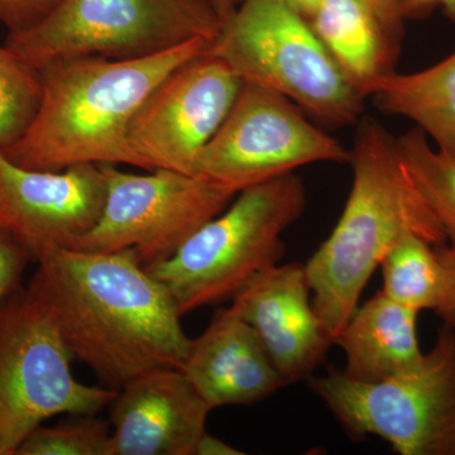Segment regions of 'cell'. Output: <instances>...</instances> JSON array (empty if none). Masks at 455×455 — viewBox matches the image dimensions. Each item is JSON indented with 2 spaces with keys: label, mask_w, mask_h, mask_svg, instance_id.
<instances>
[{
  "label": "cell",
  "mask_w": 455,
  "mask_h": 455,
  "mask_svg": "<svg viewBox=\"0 0 455 455\" xmlns=\"http://www.w3.org/2000/svg\"><path fill=\"white\" fill-rule=\"evenodd\" d=\"M29 286L47 302L74 357L108 387L156 368L181 370L190 338L172 296L133 250L46 251Z\"/></svg>",
  "instance_id": "6da1fadb"
},
{
  "label": "cell",
  "mask_w": 455,
  "mask_h": 455,
  "mask_svg": "<svg viewBox=\"0 0 455 455\" xmlns=\"http://www.w3.org/2000/svg\"><path fill=\"white\" fill-rule=\"evenodd\" d=\"M209 44L199 38L143 59L84 56L42 66L37 112L25 133L3 152L17 166L36 171L56 172L86 164L147 170L132 148L131 123L156 86Z\"/></svg>",
  "instance_id": "7a4b0ae2"
},
{
  "label": "cell",
  "mask_w": 455,
  "mask_h": 455,
  "mask_svg": "<svg viewBox=\"0 0 455 455\" xmlns=\"http://www.w3.org/2000/svg\"><path fill=\"white\" fill-rule=\"evenodd\" d=\"M358 123L348 200L333 232L305 263L314 309L333 344L373 272L403 235L415 233L435 247L448 243L401 164L396 139L374 119Z\"/></svg>",
  "instance_id": "3957f363"
},
{
  "label": "cell",
  "mask_w": 455,
  "mask_h": 455,
  "mask_svg": "<svg viewBox=\"0 0 455 455\" xmlns=\"http://www.w3.org/2000/svg\"><path fill=\"white\" fill-rule=\"evenodd\" d=\"M307 208L295 173L245 188L172 256L145 268L166 287L182 316L232 301L260 272L277 265L283 235Z\"/></svg>",
  "instance_id": "277c9868"
},
{
  "label": "cell",
  "mask_w": 455,
  "mask_h": 455,
  "mask_svg": "<svg viewBox=\"0 0 455 455\" xmlns=\"http://www.w3.org/2000/svg\"><path fill=\"white\" fill-rule=\"evenodd\" d=\"M208 52L242 82L274 90L317 121H361L366 97L290 0H241Z\"/></svg>",
  "instance_id": "5b68a950"
},
{
  "label": "cell",
  "mask_w": 455,
  "mask_h": 455,
  "mask_svg": "<svg viewBox=\"0 0 455 455\" xmlns=\"http://www.w3.org/2000/svg\"><path fill=\"white\" fill-rule=\"evenodd\" d=\"M47 302L31 286L0 302V455L57 415L98 414L118 390L84 385Z\"/></svg>",
  "instance_id": "8992f818"
},
{
  "label": "cell",
  "mask_w": 455,
  "mask_h": 455,
  "mask_svg": "<svg viewBox=\"0 0 455 455\" xmlns=\"http://www.w3.org/2000/svg\"><path fill=\"white\" fill-rule=\"evenodd\" d=\"M221 27L209 0H62L4 44L38 70L60 59H143L199 38L212 44Z\"/></svg>",
  "instance_id": "52a82bcc"
},
{
  "label": "cell",
  "mask_w": 455,
  "mask_h": 455,
  "mask_svg": "<svg viewBox=\"0 0 455 455\" xmlns=\"http://www.w3.org/2000/svg\"><path fill=\"white\" fill-rule=\"evenodd\" d=\"M309 385L352 435L379 436L401 455H455V331L447 324L414 370L379 382L335 370Z\"/></svg>",
  "instance_id": "ba28073f"
},
{
  "label": "cell",
  "mask_w": 455,
  "mask_h": 455,
  "mask_svg": "<svg viewBox=\"0 0 455 455\" xmlns=\"http://www.w3.org/2000/svg\"><path fill=\"white\" fill-rule=\"evenodd\" d=\"M108 188L100 220L75 242V250H133L143 266L172 256L204 224L236 196L203 175L170 170L149 175L123 172L103 164Z\"/></svg>",
  "instance_id": "9c48e42d"
},
{
  "label": "cell",
  "mask_w": 455,
  "mask_h": 455,
  "mask_svg": "<svg viewBox=\"0 0 455 455\" xmlns=\"http://www.w3.org/2000/svg\"><path fill=\"white\" fill-rule=\"evenodd\" d=\"M350 151L274 90L243 83L197 164L196 175L236 194L307 164H349Z\"/></svg>",
  "instance_id": "30bf717a"
},
{
  "label": "cell",
  "mask_w": 455,
  "mask_h": 455,
  "mask_svg": "<svg viewBox=\"0 0 455 455\" xmlns=\"http://www.w3.org/2000/svg\"><path fill=\"white\" fill-rule=\"evenodd\" d=\"M242 85L232 68L208 50L167 75L131 123V146L147 171L196 175L200 156Z\"/></svg>",
  "instance_id": "8fae6325"
},
{
  "label": "cell",
  "mask_w": 455,
  "mask_h": 455,
  "mask_svg": "<svg viewBox=\"0 0 455 455\" xmlns=\"http://www.w3.org/2000/svg\"><path fill=\"white\" fill-rule=\"evenodd\" d=\"M108 180L103 164H77L62 171L23 169L0 148V228L33 259L71 248L100 220Z\"/></svg>",
  "instance_id": "7c38bea8"
},
{
  "label": "cell",
  "mask_w": 455,
  "mask_h": 455,
  "mask_svg": "<svg viewBox=\"0 0 455 455\" xmlns=\"http://www.w3.org/2000/svg\"><path fill=\"white\" fill-rule=\"evenodd\" d=\"M109 455H196L212 411L180 368L134 377L109 403Z\"/></svg>",
  "instance_id": "4fadbf2b"
},
{
  "label": "cell",
  "mask_w": 455,
  "mask_h": 455,
  "mask_svg": "<svg viewBox=\"0 0 455 455\" xmlns=\"http://www.w3.org/2000/svg\"><path fill=\"white\" fill-rule=\"evenodd\" d=\"M232 307L262 341L286 385L313 377L333 346L311 301L305 265H275L260 272Z\"/></svg>",
  "instance_id": "5bb4252c"
},
{
  "label": "cell",
  "mask_w": 455,
  "mask_h": 455,
  "mask_svg": "<svg viewBox=\"0 0 455 455\" xmlns=\"http://www.w3.org/2000/svg\"><path fill=\"white\" fill-rule=\"evenodd\" d=\"M182 372L212 410L251 405L286 387L252 326L230 305L191 340Z\"/></svg>",
  "instance_id": "9a60e30c"
},
{
  "label": "cell",
  "mask_w": 455,
  "mask_h": 455,
  "mask_svg": "<svg viewBox=\"0 0 455 455\" xmlns=\"http://www.w3.org/2000/svg\"><path fill=\"white\" fill-rule=\"evenodd\" d=\"M418 315L382 290L357 307L334 340L346 355L344 374L355 381L379 382L418 367L425 355Z\"/></svg>",
  "instance_id": "2e32d148"
},
{
  "label": "cell",
  "mask_w": 455,
  "mask_h": 455,
  "mask_svg": "<svg viewBox=\"0 0 455 455\" xmlns=\"http://www.w3.org/2000/svg\"><path fill=\"white\" fill-rule=\"evenodd\" d=\"M309 22L364 97L374 80L394 71L400 50L386 35L370 0H323Z\"/></svg>",
  "instance_id": "e0dca14e"
},
{
  "label": "cell",
  "mask_w": 455,
  "mask_h": 455,
  "mask_svg": "<svg viewBox=\"0 0 455 455\" xmlns=\"http://www.w3.org/2000/svg\"><path fill=\"white\" fill-rule=\"evenodd\" d=\"M366 97L381 112L414 122L434 146L455 155V51L416 73L382 75Z\"/></svg>",
  "instance_id": "ac0fdd59"
},
{
  "label": "cell",
  "mask_w": 455,
  "mask_h": 455,
  "mask_svg": "<svg viewBox=\"0 0 455 455\" xmlns=\"http://www.w3.org/2000/svg\"><path fill=\"white\" fill-rule=\"evenodd\" d=\"M382 291L409 309L438 310L448 286V272L435 245L407 233L382 259Z\"/></svg>",
  "instance_id": "d6986e66"
},
{
  "label": "cell",
  "mask_w": 455,
  "mask_h": 455,
  "mask_svg": "<svg viewBox=\"0 0 455 455\" xmlns=\"http://www.w3.org/2000/svg\"><path fill=\"white\" fill-rule=\"evenodd\" d=\"M401 164L435 215L447 242L455 244V155L431 143L420 128L396 139Z\"/></svg>",
  "instance_id": "ffe728a7"
},
{
  "label": "cell",
  "mask_w": 455,
  "mask_h": 455,
  "mask_svg": "<svg viewBox=\"0 0 455 455\" xmlns=\"http://www.w3.org/2000/svg\"><path fill=\"white\" fill-rule=\"evenodd\" d=\"M40 70L0 46V148L16 142L40 106Z\"/></svg>",
  "instance_id": "44dd1931"
},
{
  "label": "cell",
  "mask_w": 455,
  "mask_h": 455,
  "mask_svg": "<svg viewBox=\"0 0 455 455\" xmlns=\"http://www.w3.org/2000/svg\"><path fill=\"white\" fill-rule=\"evenodd\" d=\"M110 427L94 415L75 423L38 427L18 448L17 455H109Z\"/></svg>",
  "instance_id": "7402d4cb"
},
{
  "label": "cell",
  "mask_w": 455,
  "mask_h": 455,
  "mask_svg": "<svg viewBox=\"0 0 455 455\" xmlns=\"http://www.w3.org/2000/svg\"><path fill=\"white\" fill-rule=\"evenodd\" d=\"M31 259H35L28 248L0 228V302L20 289L23 275Z\"/></svg>",
  "instance_id": "603a6c76"
},
{
  "label": "cell",
  "mask_w": 455,
  "mask_h": 455,
  "mask_svg": "<svg viewBox=\"0 0 455 455\" xmlns=\"http://www.w3.org/2000/svg\"><path fill=\"white\" fill-rule=\"evenodd\" d=\"M62 0H0V23L8 35H18L40 25Z\"/></svg>",
  "instance_id": "cb8c5ba5"
},
{
  "label": "cell",
  "mask_w": 455,
  "mask_h": 455,
  "mask_svg": "<svg viewBox=\"0 0 455 455\" xmlns=\"http://www.w3.org/2000/svg\"><path fill=\"white\" fill-rule=\"evenodd\" d=\"M440 259L448 272V286L442 304L435 311L444 324L455 331V244L445 243L436 247Z\"/></svg>",
  "instance_id": "d4e9b609"
},
{
  "label": "cell",
  "mask_w": 455,
  "mask_h": 455,
  "mask_svg": "<svg viewBox=\"0 0 455 455\" xmlns=\"http://www.w3.org/2000/svg\"><path fill=\"white\" fill-rule=\"evenodd\" d=\"M370 3L381 20L386 35L390 38L394 46L400 50L405 20H403L400 11H398L397 0H370Z\"/></svg>",
  "instance_id": "484cf974"
},
{
  "label": "cell",
  "mask_w": 455,
  "mask_h": 455,
  "mask_svg": "<svg viewBox=\"0 0 455 455\" xmlns=\"http://www.w3.org/2000/svg\"><path fill=\"white\" fill-rule=\"evenodd\" d=\"M398 11L403 20H415L431 13L435 8H442L445 16L455 23V0H397Z\"/></svg>",
  "instance_id": "4316f807"
},
{
  "label": "cell",
  "mask_w": 455,
  "mask_h": 455,
  "mask_svg": "<svg viewBox=\"0 0 455 455\" xmlns=\"http://www.w3.org/2000/svg\"><path fill=\"white\" fill-rule=\"evenodd\" d=\"M243 451L233 448L217 436L211 435L206 431L197 443L196 455H242Z\"/></svg>",
  "instance_id": "83f0119b"
},
{
  "label": "cell",
  "mask_w": 455,
  "mask_h": 455,
  "mask_svg": "<svg viewBox=\"0 0 455 455\" xmlns=\"http://www.w3.org/2000/svg\"><path fill=\"white\" fill-rule=\"evenodd\" d=\"M209 2L220 16L221 25H224L235 14L241 0H209Z\"/></svg>",
  "instance_id": "f1b7e54d"
},
{
  "label": "cell",
  "mask_w": 455,
  "mask_h": 455,
  "mask_svg": "<svg viewBox=\"0 0 455 455\" xmlns=\"http://www.w3.org/2000/svg\"><path fill=\"white\" fill-rule=\"evenodd\" d=\"M290 2L309 20L315 13L319 5L322 4L323 0H290Z\"/></svg>",
  "instance_id": "f546056e"
}]
</instances>
